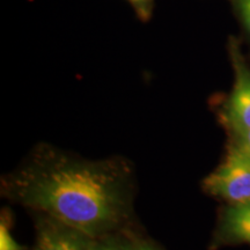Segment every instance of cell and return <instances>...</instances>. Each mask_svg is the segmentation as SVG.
<instances>
[{
  "label": "cell",
  "mask_w": 250,
  "mask_h": 250,
  "mask_svg": "<svg viewBox=\"0 0 250 250\" xmlns=\"http://www.w3.org/2000/svg\"><path fill=\"white\" fill-rule=\"evenodd\" d=\"M2 191L15 203L99 239L129 220L133 177L123 159L86 160L41 146L2 180Z\"/></svg>",
  "instance_id": "1"
},
{
  "label": "cell",
  "mask_w": 250,
  "mask_h": 250,
  "mask_svg": "<svg viewBox=\"0 0 250 250\" xmlns=\"http://www.w3.org/2000/svg\"><path fill=\"white\" fill-rule=\"evenodd\" d=\"M204 189L230 204L250 202V155L235 145L223 164L204 180Z\"/></svg>",
  "instance_id": "2"
},
{
  "label": "cell",
  "mask_w": 250,
  "mask_h": 250,
  "mask_svg": "<svg viewBox=\"0 0 250 250\" xmlns=\"http://www.w3.org/2000/svg\"><path fill=\"white\" fill-rule=\"evenodd\" d=\"M235 81L226 105V122L239 136L250 129V70L235 45L232 48Z\"/></svg>",
  "instance_id": "3"
},
{
  "label": "cell",
  "mask_w": 250,
  "mask_h": 250,
  "mask_svg": "<svg viewBox=\"0 0 250 250\" xmlns=\"http://www.w3.org/2000/svg\"><path fill=\"white\" fill-rule=\"evenodd\" d=\"M94 239L43 215L34 250H92Z\"/></svg>",
  "instance_id": "4"
},
{
  "label": "cell",
  "mask_w": 250,
  "mask_h": 250,
  "mask_svg": "<svg viewBox=\"0 0 250 250\" xmlns=\"http://www.w3.org/2000/svg\"><path fill=\"white\" fill-rule=\"evenodd\" d=\"M219 234L225 241L250 245V202L230 204L225 211Z\"/></svg>",
  "instance_id": "5"
},
{
  "label": "cell",
  "mask_w": 250,
  "mask_h": 250,
  "mask_svg": "<svg viewBox=\"0 0 250 250\" xmlns=\"http://www.w3.org/2000/svg\"><path fill=\"white\" fill-rule=\"evenodd\" d=\"M134 243L122 241L116 237H99L94 239L92 250H133Z\"/></svg>",
  "instance_id": "6"
},
{
  "label": "cell",
  "mask_w": 250,
  "mask_h": 250,
  "mask_svg": "<svg viewBox=\"0 0 250 250\" xmlns=\"http://www.w3.org/2000/svg\"><path fill=\"white\" fill-rule=\"evenodd\" d=\"M0 250H24L23 247H21L12 237L6 221H2L0 227Z\"/></svg>",
  "instance_id": "7"
},
{
  "label": "cell",
  "mask_w": 250,
  "mask_h": 250,
  "mask_svg": "<svg viewBox=\"0 0 250 250\" xmlns=\"http://www.w3.org/2000/svg\"><path fill=\"white\" fill-rule=\"evenodd\" d=\"M140 20L147 21L152 17L153 0H127Z\"/></svg>",
  "instance_id": "8"
},
{
  "label": "cell",
  "mask_w": 250,
  "mask_h": 250,
  "mask_svg": "<svg viewBox=\"0 0 250 250\" xmlns=\"http://www.w3.org/2000/svg\"><path fill=\"white\" fill-rule=\"evenodd\" d=\"M239 9L245 26L250 33V0H239Z\"/></svg>",
  "instance_id": "9"
},
{
  "label": "cell",
  "mask_w": 250,
  "mask_h": 250,
  "mask_svg": "<svg viewBox=\"0 0 250 250\" xmlns=\"http://www.w3.org/2000/svg\"><path fill=\"white\" fill-rule=\"evenodd\" d=\"M237 137V143L236 145L239 147H241L247 154L250 155V129H248L245 132L239 134Z\"/></svg>",
  "instance_id": "10"
},
{
  "label": "cell",
  "mask_w": 250,
  "mask_h": 250,
  "mask_svg": "<svg viewBox=\"0 0 250 250\" xmlns=\"http://www.w3.org/2000/svg\"><path fill=\"white\" fill-rule=\"evenodd\" d=\"M133 250H159V249L155 248L154 246L149 245V243L139 242V243H134Z\"/></svg>",
  "instance_id": "11"
}]
</instances>
